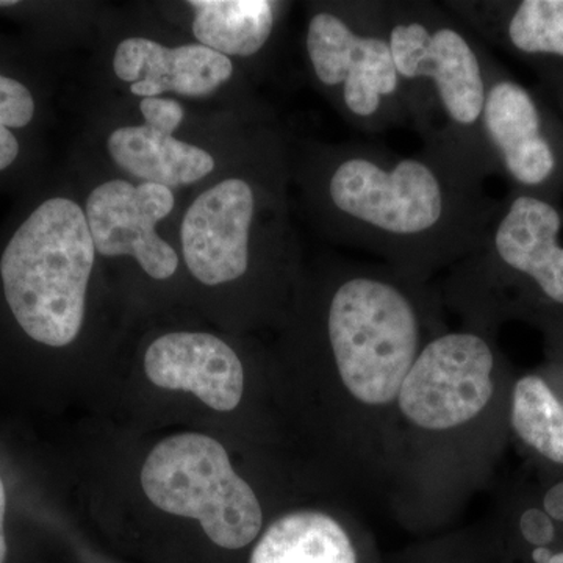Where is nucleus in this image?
Masks as SVG:
<instances>
[{
    "mask_svg": "<svg viewBox=\"0 0 563 563\" xmlns=\"http://www.w3.org/2000/svg\"><path fill=\"white\" fill-rule=\"evenodd\" d=\"M439 284L384 262L322 258L299 282L296 333L321 388L322 439L335 484L385 495L404 379L448 331Z\"/></svg>",
    "mask_w": 563,
    "mask_h": 563,
    "instance_id": "1",
    "label": "nucleus"
},
{
    "mask_svg": "<svg viewBox=\"0 0 563 563\" xmlns=\"http://www.w3.org/2000/svg\"><path fill=\"white\" fill-rule=\"evenodd\" d=\"M290 169L322 236L428 279L466 257L499 209L485 177L428 147L310 141Z\"/></svg>",
    "mask_w": 563,
    "mask_h": 563,
    "instance_id": "2",
    "label": "nucleus"
},
{
    "mask_svg": "<svg viewBox=\"0 0 563 563\" xmlns=\"http://www.w3.org/2000/svg\"><path fill=\"white\" fill-rule=\"evenodd\" d=\"M517 372L496 335L459 329L426 344L404 379L384 498L410 531L450 523L490 484L510 444Z\"/></svg>",
    "mask_w": 563,
    "mask_h": 563,
    "instance_id": "3",
    "label": "nucleus"
},
{
    "mask_svg": "<svg viewBox=\"0 0 563 563\" xmlns=\"http://www.w3.org/2000/svg\"><path fill=\"white\" fill-rule=\"evenodd\" d=\"M220 177L180 220L181 258L206 287L252 284L284 291L303 269L288 209V144L268 121L235 144Z\"/></svg>",
    "mask_w": 563,
    "mask_h": 563,
    "instance_id": "4",
    "label": "nucleus"
},
{
    "mask_svg": "<svg viewBox=\"0 0 563 563\" xmlns=\"http://www.w3.org/2000/svg\"><path fill=\"white\" fill-rule=\"evenodd\" d=\"M563 209L509 190L483 240L439 284L462 328L498 336L520 321L542 335L544 361L563 363Z\"/></svg>",
    "mask_w": 563,
    "mask_h": 563,
    "instance_id": "5",
    "label": "nucleus"
},
{
    "mask_svg": "<svg viewBox=\"0 0 563 563\" xmlns=\"http://www.w3.org/2000/svg\"><path fill=\"white\" fill-rule=\"evenodd\" d=\"M380 18L401 77L410 125L422 147L474 173L496 176L483 136L495 57L444 3L379 0Z\"/></svg>",
    "mask_w": 563,
    "mask_h": 563,
    "instance_id": "6",
    "label": "nucleus"
},
{
    "mask_svg": "<svg viewBox=\"0 0 563 563\" xmlns=\"http://www.w3.org/2000/svg\"><path fill=\"white\" fill-rule=\"evenodd\" d=\"M98 257L84 207L68 196L41 202L11 235L0 257L3 296L33 342H76Z\"/></svg>",
    "mask_w": 563,
    "mask_h": 563,
    "instance_id": "7",
    "label": "nucleus"
},
{
    "mask_svg": "<svg viewBox=\"0 0 563 563\" xmlns=\"http://www.w3.org/2000/svg\"><path fill=\"white\" fill-rule=\"evenodd\" d=\"M303 49L314 87L352 128L410 125L379 0L309 3Z\"/></svg>",
    "mask_w": 563,
    "mask_h": 563,
    "instance_id": "8",
    "label": "nucleus"
},
{
    "mask_svg": "<svg viewBox=\"0 0 563 563\" xmlns=\"http://www.w3.org/2000/svg\"><path fill=\"white\" fill-rule=\"evenodd\" d=\"M141 485L155 507L199 521L207 539L229 553L250 550L265 528L257 493L209 435L190 432L163 440L144 462Z\"/></svg>",
    "mask_w": 563,
    "mask_h": 563,
    "instance_id": "9",
    "label": "nucleus"
},
{
    "mask_svg": "<svg viewBox=\"0 0 563 563\" xmlns=\"http://www.w3.org/2000/svg\"><path fill=\"white\" fill-rule=\"evenodd\" d=\"M483 136L496 176L509 181L510 190L562 203L561 117L553 103L515 79L499 62L485 98Z\"/></svg>",
    "mask_w": 563,
    "mask_h": 563,
    "instance_id": "10",
    "label": "nucleus"
},
{
    "mask_svg": "<svg viewBox=\"0 0 563 563\" xmlns=\"http://www.w3.org/2000/svg\"><path fill=\"white\" fill-rule=\"evenodd\" d=\"M174 209L172 188L150 181L135 185L128 179L96 185L84 203L98 255L131 257L154 280L172 279L179 269V252L157 231Z\"/></svg>",
    "mask_w": 563,
    "mask_h": 563,
    "instance_id": "11",
    "label": "nucleus"
},
{
    "mask_svg": "<svg viewBox=\"0 0 563 563\" xmlns=\"http://www.w3.org/2000/svg\"><path fill=\"white\" fill-rule=\"evenodd\" d=\"M246 563H385L376 537L350 506L306 507L263 528Z\"/></svg>",
    "mask_w": 563,
    "mask_h": 563,
    "instance_id": "12",
    "label": "nucleus"
},
{
    "mask_svg": "<svg viewBox=\"0 0 563 563\" xmlns=\"http://www.w3.org/2000/svg\"><path fill=\"white\" fill-rule=\"evenodd\" d=\"M144 372L166 390L190 391L210 409L232 412L242 404L246 369L231 344L209 332H169L147 346Z\"/></svg>",
    "mask_w": 563,
    "mask_h": 563,
    "instance_id": "13",
    "label": "nucleus"
},
{
    "mask_svg": "<svg viewBox=\"0 0 563 563\" xmlns=\"http://www.w3.org/2000/svg\"><path fill=\"white\" fill-rule=\"evenodd\" d=\"M114 76L136 98H157L173 92L180 98H207L235 79L232 58L199 43L166 46L147 36H128L114 47Z\"/></svg>",
    "mask_w": 563,
    "mask_h": 563,
    "instance_id": "14",
    "label": "nucleus"
},
{
    "mask_svg": "<svg viewBox=\"0 0 563 563\" xmlns=\"http://www.w3.org/2000/svg\"><path fill=\"white\" fill-rule=\"evenodd\" d=\"M485 44L528 63L537 74L563 70V0H446Z\"/></svg>",
    "mask_w": 563,
    "mask_h": 563,
    "instance_id": "15",
    "label": "nucleus"
},
{
    "mask_svg": "<svg viewBox=\"0 0 563 563\" xmlns=\"http://www.w3.org/2000/svg\"><path fill=\"white\" fill-rule=\"evenodd\" d=\"M510 443L539 476L563 473V363L517 373L509 406Z\"/></svg>",
    "mask_w": 563,
    "mask_h": 563,
    "instance_id": "16",
    "label": "nucleus"
},
{
    "mask_svg": "<svg viewBox=\"0 0 563 563\" xmlns=\"http://www.w3.org/2000/svg\"><path fill=\"white\" fill-rule=\"evenodd\" d=\"M111 163L132 179L176 188L190 187L218 173L217 155L198 144L147 128L128 124L107 135Z\"/></svg>",
    "mask_w": 563,
    "mask_h": 563,
    "instance_id": "17",
    "label": "nucleus"
},
{
    "mask_svg": "<svg viewBox=\"0 0 563 563\" xmlns=\"http://www.w3.org/2000/svg\"><path fill=\"white\" fill-rule=\"evenodd\" d=\"M196 43L232 58L257 60L273 46L290 3L276 0H188Z\"/></svg>",
    "mask_w": 563,
    "mask_h": 563,
    "instance_id": "18",
    "label": "nucleus"
},
{
    "mask_svg": "<svg viewBox=\"0 0 563 563\" xmlns=\"http://www.w3.org/2000/svg\"><path fill=\"white\" fill-rule=\"evenodd\" d=\"M492 526L509 563L531 551L548 550L563 543V526L544 512L533 484H523L510 492L498 520Z\"/></svg>",
    "mask_w": 563,
    "mask_h": 563,
    "instance_id": "19",
    "label": "nucleus"
},
{
    "mask_svg": "<svg viewBox=\"0 0 563 563\" xmlns=\"http://www.w3.org/2000/svg\"><path fill=\"white\" fill-rule=\"evenodd\" d=\"M385 563H509L492 526L446 533L407 548Z\"/></svg>",
    "mask_w": 563,
    "mask_h": 563,
    "instance_id": "20",
    "label": "nucleus"
},
{
    "mask_svg": "<svg viewBox=\"0 0 563 563\" xmlns=\"http://www.w3.org/2000/svg\"><path fill=\"white\" fill-rule=\"evenodd\" d=\"M35 111L32 91L22 81L0 74V172L20 157L21 144L13 131L27 128Z\"/></svg>",
    "mask_w": 563,
    "mask_h": 563,
    "instance_id": "21",
    "label": "nucleus"
},
{
    "mask_svg": "<svg viewBox=\"0 0 563 563\" xmlns=\"http://www.w3.org/2000/svg\"><path fill=\"white\" fill-rule=\"evenodd\" d=\"M139 110L143 124L168 135H176L187 117L185 107L177 99L166 96L140 99Z\"/></svg>",
    "mask_w": 563,
    "mask_h": 563,
    "instance_id": "22",
    "label": "nucleus"
},
{
    "mask_svg": "<svg viewBox=\"0 0 563 563\" xmlns=\"http://www.w3.org/2000/svg\"><path fill=\"white\" fill-rule=\"evenodd\" d=\"M533 487L544 512L563 526V473L542 474Z\"/></svg>",
    "mask_w": 563,
    "mask_h": 563,
    "instance_id": "23",
    "label": "nucleus"
},
{
    "mask_svg": "<svg viewBox=\"0 0 563 563\" xmlns=\"http://www.w3.org/2000/svg\"><path fill=\"white\" fill-rule=\"evenodd\" d=\"M539 77L544 92L550 96L563 122V70H547V73H540Z\"/></svg>",
    "mask_w": 563,
    "mask_h": 563,
    "instance_id": "24",
    "label": "nucleus"
},
{
    "mask_svg": "<svg viewBox=\"0 0 563 563\" xmlns=\"http://www.w3.org/2000/svg\"><path fill=\"white\" fill-rule=\"evenodd\" d=\"M514 563H563V543L548 550H536Z\"/></svg>",
    "mask_w": 563,
    "mask_h": 563,
    "instance_id": "25",
    "label": "nucleus"
},
{
    "mask_svg": "<svg viewBox=\"0 0 563 563\" xmlns=\"http://www.w3.org/2000/svg\"><path fill=\"white\" fill-rule=\"evenodd\" d=\"M5 487H3L2 477H0V563H5L7 554H9V547H7L5 528H3V521H5Z\"/></svg>",
    "mask_w": 563,
    "mask_h": 563,
    "instance_id": "26",
    "label": "nucleus"
},
{
    "mask_svg": "<svg viewBox=\"0 0 563 563\" xmlns=\"http://www.w3.org/2000/svg\"><path fill=\"white\" fill-rule=\"evenodd\" d=\"M18 2H13V0H3L0 2V7H13L16 5Z\"/></svg>",
    "mask_w": 563,
    "mask_h": 563,
    "instance_id": "27",
    "label": "nucleus"
}]
</instances>
